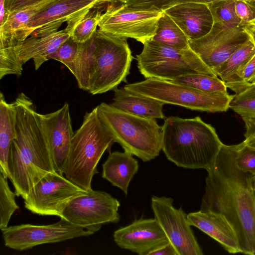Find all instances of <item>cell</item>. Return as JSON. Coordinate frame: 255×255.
I'll return each instance as SVG.
<instances>
[{"mask_svg":"<svg viewBox=\"0 0 255 255\" xmlns=\"http://www.w3.org/2000/svg\"><path fill=\"white\" fill-rule=\"evenodd\" d=\"M200 210L224 216L235 231L241 253L255 255V190L253 175L240 169L233 145L223 143L207 170Z\"/></svg>","mask_w":255,"mask_h":255,"instance_id":"obj_1","label":"cell"},{"mask_svg":"<svg viewBox=\"0 0 255 255\" xmlns=\"http://www.w3.org/2000/svg\"><path fill=\"white\" fill-rule=\"evenodd\" d=\"M13 103L17 138L11 144L9 154V179L16 196L24 200L42 178L55 170L38 113L32 100L21 93Z\"/></svg>","mask_w":255,"mask_h":255,"instance_id":"obj_2","label":"cell"},{"mask_svg":"<svg viewBox=\"0 0 255 255\" xmlns=\"http://www.w3.org/2000/svg\"><path fill=\"white\" fill-rule=\"evenodd\" d=\"M133 58L127 39L98 29L90 39L79 43L74 76L81 89L93 95L103 94L127 82Z\"/></svg>","mask_w":255,"mask_h":255,"instance_id":"obj_3","label":"cell"},{"mask_svg":"<svg viewBox=\"0 0 255 255\" xmlns=\"http://www.w3.org/2000/svg\"><path fill=\"white\" fill-rule=\"evenodd\" d=\"M162 127V150L168 160L187 169L212 166L223 143L211 125L199 116L169 117Z\"/></svg>","mask_w":255,"mask_h":255,"instance_id":"obj_4","label":"cell"},{"mask_svg":"<svg viewBox=\"0 0 255 255\" xmlns=\"http://www.w3.org/2000/svg\"><path fill=\"white\" fill-rule=\"evenodd\" d=\"M114 142L98 117L97 107L86 113L81 127L74 132L63 175L80 187L91 191L93 177L98 172L97 165Z\"/></svg>","mask_w":255,"mask_h":255,"instance_id":"obj_5","label":"cell"},{"mask_svg":"<svg viewBox=\"0 0 255 255\" xmlns=\"http://www.w3.org/2000/svg\"><path fill=\"white\" fill-rule=\"evenodd\" d=\"M98 117L124 151L143 162L155 158L162 150V128L156 119L135 116L110 104L97 106Z\"/></svg>","mask_w":255,"mask_h":255,"instance_id":"obj_6","label":"cell"},{"mask_svg":"<svg viewBox=\"0 0 255 255\" xmlns=\"http://www.w3.org/2000/svg\"><path fill=\"white\" fill-rule=\"evenodd\" d=\"M136 60L139 71L145 79L173 81L195 73L217 76L191 48L177 49L152 39L143 44Z\"/></svg>","mask_w":255,"mask_h":255,"instance_id":"obj_7","label":"cell"},{"mask_svg":"<svg viewBox=\"0 0 255 255\" xmlns=\"http://www.w3.org/2000/svg\"><path fill=\"white\" fill-rule=\"evenodd\" d=\"M124 88L130 93L149 97L165 104L210 113L227 111L233 97L228 93L203 92L172 81L156 78H147L128 84Z\"/></svg>","mask_w":255,"mask_h":255,"instance_id":"obj_8","label":"cell"},{"mask_svg":"<svg viewBox=\"0 0 255 255\" xmlns=\"http://www.w3.org/2000/svg\"><path fill=\"white\" fill-rule=\"evenodd\" d=\"M163 13L155 9H136L121 3L109 4L102 14L99 30L112 37L134 39L143 44L156 34Z\"/></svg>","mask_w":255,"mask_h":255,"instance_id":"obj_9","label":"cell"},{"mask_svg":"<svg viewBox=\"0 0 255 255\" xmlns=\"http://www.w3.org/2000/svg\"><path fill=\"white\" fill-rule=\"evenodd\" d=\"M89 192L57 172L42 178L24 199V207L31 213L41 216L61 217L67 204L73 199Z\"/></svg>","mask_w":255,"mask_h":255,"instance_id":"obj_10","label":"cell"},{"mask_svg":"<svg viewBox=\"0 0 255 255\" xmlns=\"http://www.w3.org/2000/svg\"><path fill=\"white\" fill-rule=\"evenodd\" d=\"M120 202L108 193L92 190L72 200L62 212L60 218L94 233L102 225L117 223Z\"/></svg>","mask_w":255,"mask_h":255,"instance_id":"obj_11","label":"cell"},{"mask_svg":"<svg viewBox=\"0 0 255 255\" xmlns=\"http://www.w3.org/2000/svg\"><path fill=\"white\" fill-rule=\"evenodd\" d=\"M1 231L4 245L18 251L29 250L42 244L88 237L94 234L71 224L64 218H60V221L53 224H21L7 227Z\"/></svg>","mask_w":255,"mask_h":255,"instance_id":"obj_12","label":"cell"},{"mask_svg":"<svg viewBox=\"0 0 255 255\" xmlns=\"http://www.w3.org/2000/svg\"><path fill=\"white\" fill-rule=\"evenodd\" d=\"M173 199L152 196L151 206L159 223L179 255H203V250L194 235L187 215L182 207L173 206Z\"/></svg>","mask_w":255,"mask_h":255,"instance_id":"obj_13","label":"cell"},{"mask_svg":"<svg viewBox=\"0 0 255 255\" xmlns=\"http://www.w3.org/2000/svg\"><path fill=\"white\" fill-rule=\"evenodd\" d=\"M250 39L243 26L227 27L214 23L207 34L189 40V45L215 73L230 56Z\"/></svg>","mask_w":255,"mask_h":255,"instance_id":"obj_14","label":"cell"},{"mask_svg":"<svg viewBox=\"0 0 255 255\" xmlns=\"http://www.w3.org/2000/svg\"><path fill=\"white\" fill-rule=\"evenodd\" d=\"M113 238L120 248L139 255H150L170 242L154 218L135 219L116 230Z\"/></svg>","mask_w":255,"mask_h":255,"instance_id":"obj_15","label":"cell"},{"mask_svg":"<svg viewBox=\"0 0 255 255\" xmlns=\"http://www.w3.org/2000/svg\"><path fill=\"white\" fill-rule=\"evenodd\" d=\"M56 172L63 175L64 168L70 149L74 132L69 104L46 114L38 113Z\"/></svg>","mask_w":255,"mask_h":255,"instance_id":"obj_16","label":"cell"},{"mask_svg":"<svg viewBox=\"0 0 255 255\" xmlns=\"http://www.w3.org/2000/svg\"><path fill=\"white\" fill-rule=\"evenodd\" d=\"M105 2V0H55L30 20L27 28L35 36L55 32L63 22Z\"/></svg>","mask_w":255,"mask_h":255,"instance_id":"obj_17","label":"cell"},{"mask_svg":"<svg viewBox=\"0 0 255 255\" xmlns=\"http://www.w3.org/2000/svg\"><path fill=\"white\" fill-rule=\"evenodd\" d=\"M186 35L189 40L200 38L212 29L214 20L208 4L187 2L173 5L163 11Z\"/></svg>","mask_w":255,"mask_h":255,"instance_id":"obj_18","label":"cell"},{"mask_svg":"<svg viewBox=\"0 0 255 255\" xmlns=\"http://www.w3.org/2000/svg\"><path fill=\"white\" fill-rule=\"evenodd\" d=\"M88 12L67 22V25L63 29L43 35L27 37L23 42L20 51L19 60L21 64L23 65L33 59L35 70H37L48 60V57L71 36L77 24Z\"/></svg>","mask_w":255,"mask_h":255,"instance_id":"obj_19","label":"cell"},{"mask_svg":"<svg viewBox=\"0 0 255 255\" xmlns=\"http://www.w3.org/2000/svg\"><path fill=\"white\" fill-rule=\"evenodd\" d=\"M187 218L191 226L216 241L229 253H241L237 234L224 216L199 210L188 214Z\"/></svg>","mask_w":255,"mask_h":255,"instance_id":"obj_20","label":"cell"},{"mask_svg":"<svg viewBox=\"0 0 255 255\" xmlns=\"http://www.w3.org/2000/svg\"><path fill=\"white\" fill-rule=\"evenodd\" d=\"M138 168V161L132 154L125 151H114L102 164V177L127 195L129 183Z\"/></svg>","mask_w":255,"mask_h":255,"instance_id":"obj_21","label":"cell"},{"mask_svg":"<svg viewBox=\"0 0 255 255\" xmlns=\"http://www.w3.org/2000/svg\"><path fill=\"white\" fill-rule=\"evenodd\" d=\"M255 54V45L251 39L235 51L215 72L227 88L238 93L248 86L243 81V73L249 61Z\"/></svg>","mask_w":255,"mask_h":255,"instance_id":"obj_22","label":"cell"},{"mask_svg":"<svg viewBox=\"0 0 255 255\" xmlns=\"http://www.w3.org/2000/svg\"><path fill=\"white\" fill-rule=\"evenodd\" d=\"M114 91L112 106L125 112L139 117L164 119V103L146 96L130 93L123 88Z\"/></svg>","mask_w":255,"mask_h":255,"instance_id":"obj_23","label":"cell"},{"mask_svg":"<svg viewBox=\"0 0 255 255\" xmlns=\"http://www.w3.org/2000/svg\"><path fill=\"white\" fill-rule=\"evenodd\" d=\"M17 138L16 110L13 103H8L0 93V171L9 179L8 157L13 141Z\"/></svg>","mask_w":255,"mask_h":255,"instance_id":"obj_24","label":"cell"},{"mask_svg":"<svg viewBox=\"0 0 255 255\" xmlns=\"http://www.w3.org/2000/svg\"><path fill=\"white\" fill-rule=\"evenodd\" d=\"M152 40L177 49L190 48L186 35L164 11L158 20L156 34Z\"/></svg>","mask_w":255,"mask_h":255,"instance_id":"obj_25","label":"cell"},{"mask_svg":"<svg viewBox=\"0 0 255 255\" xmlns=\"http://www.w3.org/2000/svg\"><path fill=\"white\" fill-rule=\"evenodd\" d=\"M172 82L206 93H228L227 87L217 76L201 73L181 76Z\"/></svg>","mask_w":255,"mask_h":255,"instance_id":"obj_26","label":"cell"},{"mask_svg":"<svg viewBox=\"0 0 255 255\" xmlns=\"http://www.w3.org/2000/svg\"><path fill=\"white\" fill-rule=\"evenodd\" d=\"M16 194L8 185L7 178L0 173V229L8 227L14 212L19 209L15 202Z\"/></svg>","mask_w":255,"mask_h":255,"instance_id":"obj_27","label":"cell"},{"mask_svg":"<svg viewBox=\"0 0 255 255\" xmlns=\"http://www.w3.org/2000/svg\"><path fill=\"white\" fill-rule=\"evenodd\" d=\"M235 0H222L208 4L214 23L227 27L241 26L235 9Z\"/></svg>","mask_w":255,"mask_h":255,"instance_id":"obj_28","label":"cell"},{"mask_svg":"<svg viewBox=\"0 0 255 255\" xmlns=\"http://www.w3.org/2000/svg\"><path fill=\"white\" fill-rule=\"evenodd\" d=\"M97 6L91 9L74 28L71 37L77 42L87 41L97 31L102 14L99 7L96 8Z\"/></svg>","mask_w":255,"mask_h":255,"instance_id":"obj_29","label":"cell"},{"mask_svg":"<svg viewBox=\"0 0 255 255\" xmlns=\"http://www.w3.org/2000/svg\"><path fill=\"white\" fill-rule=\"evenodd\" d=\"M229 108L242 118L255 117V84L248 85L241 92L234 95Z\"/></svg>","mask_w":255,"mask_h":255,"instance_id":"obj_30","label":"cell"},{"mask_svg":"<svg viewBox=\"0 0 255 255\" xmlns=\"http://www.w3.org/2000/svg\"><path fill=\"white\" fill-rule=\"evenodd\" d=\"M79 46V43L74 40L71 36L48 57V60L54 59L59 61L74 75Z\"/></svg>","mask_w":255,"mask_h":255,"instance_id":"obj_31","label":"cell"},{"mask_svg":"<svg viewBox=\"0 0 255 255\" xmlns=\"http://www.w3.org/2000/svg\"><path fill=\"white\" fill-rule=\"evenodd\" d=\"M236 164L241 170L253 176L255 175V148L247 145L244 141L233 145Z\"/></svg>","mask_w":255,"mask_h":255,"instance_id":"obj_32","label":"cell"},{"mask_svg":"<svg viewBox=\"0 0 255 255\" xmlns=\"http://www.w3.org/2000/svg\"><path fill=\"white\" fill-rule=\"evenodd\" d=\"M179 0H132L125 4L128 7L136 9H155L163 11L176 4Z\"/></svg>","mask_w":255,"mask_h":255,"instance_id":"obj_33","label":"cell"},{"mask_svg":"<svg viewBox=\"0 0 255 255\" xmlns=\"http://www.w3.org/2000/svg\"><path fill=\"white\" fill-rule=\"evenodd\" d=\"M235 9L241 26L248 24L253 19V12L246 1L235 0Z\"/></svg>","mask_w":255,"mask_h":255,"instance_id":"obj_34","label":"cell"},{"mask_svg":"<svg viewBox=\"0 0 255 255\" xmlns=\"http://www.w3.org/2000/svg\"><path fill=\"white\" fill-rule=\"evenodd\" d=\"M46 0H5L4 5L7 12L11 13L38 4Z\"/></svg>","mask_w":255,"mask_h":255,"instance_id":"obj_35","label":"cell"},{"mask_svg":"<svg viewBox=\"0 0 255 255\" xmlns=\"http://www.w3.org/2000/svg\"><path fill=\"white\" fill-rule=\"evenodd\" d=\"M245 124L246 132L244 142L255 148V117L242 118Z\"/></svg>","mask_w":255,"mask_h":255,"instance_id":"obj_36","label":"cell"},{"mask_svg":"<svg viewBox=\"0 0 255 255\" xmlns=\"http://www.w3.org/2000/svg\"><path fill=\"white\" fill-rule=\"evenodd\" d=\"M243 78L247 86L255 84V54L246 65Z\"/></svg>","mask_w":255,"mask_h":255,"instance_id":"obj_37","label":"cell"},{"mask_svg":"<svg viewBox=\"0 0 255 255\" xmlns=\"http://www.w3.org/2000/svg\"><path fill=\"white\" fill-rule=\"evenodd\" d=\"M150 255H179L174 246L169 242L158 250L152 252Z\"/></svg>","mask_w":255,"mask_h":255,"instance_id":"obj_38","label":"cell"},{"mask_svg":"<svg viewBox=\"0 0 255 255\" xmlns=\"http://www.w3.org/2000/svg\"><path fill=\"white\" fill-rule=\"evenodd\" d=\"M243 28L255 45V25L247 24Z\"/></svg>","mask_w":255,"mask_h":255,"instance_id":"obj_39","label":"cell"},{"mask_svg":"<svg viewBox=\"0 0 255 255\" xmlns=\"http://www.w3.org/2000/svg\"><path fill=\"white\" fill-rule=\"evenodd\" d=\"M250 6L253 12V19L248 24L255 25V0L246 1Z\"/></svg>","mask_w":255,"mask_h":255,"instance_id":"obj_40","label":"cell"},{"mask_svg":"<svg viewBox=\"0 0 255 255\" xmlns=\"http://www.w3.org/2000/svg\"><path fill=\"white\" fill-rule=\"evenodd\" d=\"M219 0H179L177 4L187 2H195L208 4L210 3Z\"/></svg>","mask_w":255,"mask_h":255,"instance_id":"obj_41","label":"cell"},{"mask_svg":"<svg viewBox=\"0 0 255 255\" xmlns=\"http://www.w3.org/2000/svg\"><path fill=\"white\" fill-rule=\"evenodd\" d=\"M130 0H117L118 2H120L121 3H125Z\"/></svg>","mask_w":255,"mask_h":255,"instance_id":"obj_42","label":"cell"},{"mask_svg":"<svg viewBox=\"0 0 255 255\" xmlns=\"http://www.w3.org/2000/svg\"><path fill=\"white\" fill-rule=\"evenodd\" d=\"M105 1H106V2H111L112 3L118 2L117 0H105Z\"/></svg>","mask_w":255,"mask_h":255,"instance_id":"obj_43","label":"cell"},{"mask_svg":"<svg viewBox=\"0 0 255 255\" xmlns=\"http://www.w3.org/2000/svg\"><path fill=\"white\" fill-rule=\"evenodd\" d=\"M253 180L254 187V189L255 190V175L253 176Z\"/></svg>","mask_w":255,"mask_h":255,"instance_id":"obj_44","label":"cell"},{"mask_svg":"<svg viewBox=\"0 0 255 255\" xmlns=\"http://www.w3.org/2000/svg\"><path fill=\"white\" fill-rule=\"evenodd\" d=\"M243 0L247 1V0Z\"/></svg>","mask_w":255,"mask_h":255,"instance_id":"obj_45","label":"cell"}]
</instances>
